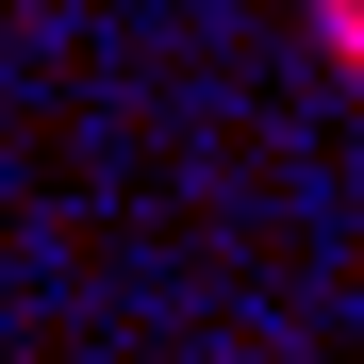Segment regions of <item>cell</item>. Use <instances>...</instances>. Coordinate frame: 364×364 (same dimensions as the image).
<instances>
[{
	"mask_svg": "<svg viewBox=\"0 0 364 364\" xmlns=\"http://www.w3.org/2000/svg\"><path fill=\"white\" fill-rule=\"evenodd\" d=\"M315 33H331V67L364 83V0H315Z\"/></svg>",
	"mask_w": 364,
	"mask_h": 364,
	"instance_id": "6da1fadb",
	"label": "cell"
}]
</instances>
